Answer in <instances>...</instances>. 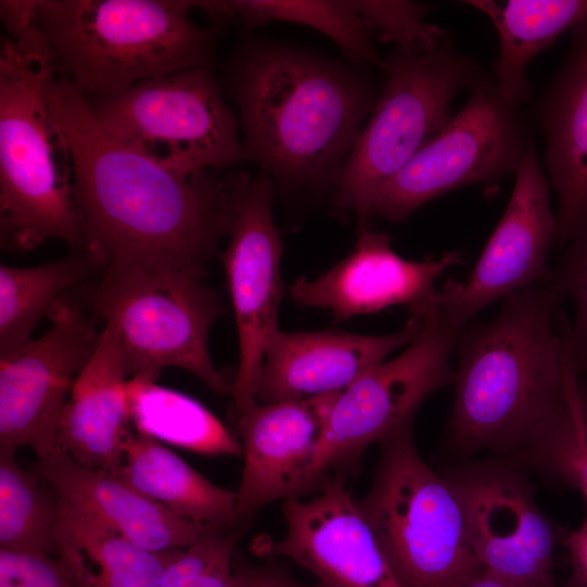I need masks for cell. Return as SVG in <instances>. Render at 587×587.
<instances>
[{
	"label": "cell",
	"mask_w": 587,
	"mask_h": 587,
	"mask_svg": "<svg viewBox=\"0 0 587 587\" xmlns=\"http://www.w3.org/2000/svg\"><path fill=\"white\" fill-rule=\"evenodd\" d=\"M47 102L70 155L83 247L103 268L147 266L204 278L230 228L234 173L170 166L113 138L62 74L51 80Z\"/></svg>",
	"instance_id": "6da1fadb"
},
{
	"label": "cell",
	"mask_w": 587,
	"mask_h": 587,
	"mask_svg": "<svg viewBox=\"0 0 587 587\" xmlns=\"http://www.w3.org/2000/svg\"><path fill=\"white\" fill-rule=\"evenodd\" d=\"M565 299L550 268L504 297L492 319L462 328L448 423L460 453L487 449L512 458L555 409L575 364Z\"/></svg>",
	"instance_id": "7a4b0ae2"
},
{
	"label": "cell",
	"mask_w": 587,
	"mask_h": 587,
	"mask_svg": "<svg viewBox=\"0 0 587 587\" xmlns=\"http://www.w3.org/2000/svg\"><path fill=\"white\" fill-rule=\"evenodd\" d=\"M246 159L290 186L337 183L378 95L367 75L296 48L248 42L225 76Z\"/></svg>",
	"instance_id": "3957f363"
},
{
	"label": "cell",
	"mask_w": 587,
	"mask_h": 587,
	"mask_svg": "<svg viewBox=\"0 0 587 587\" xmlns=\"http://www.w3.org/2000/svg\"><path fill=\"white\" fill-rule=\"evenodd\" d=\"M0 49V241L29 251L57 238L83 247L72 199L71 161L47 102L57 74L29 4L8 8Z\"/></svg>",
	"instance_id": "277c9868"
},
{
	"label": "cell",
	"mask_w": 587,
	"mask_h": 587,
	"mask_svg": "<svg viewBox=\"0 0 587 587\" xmlns=\"http://www.w3.org/2000/svg\"><path fill=\"white\" fill-rule=\"evenodd\" d=\"M197 1L35 0L34 21L58 74L85 97H110L150 78L210 67L216 29L190 17Z\"/></svg>",
	"instance_id": "5b68a950"
},
{
	"label": "cell",
	"mask_w": 587,
	"mask_h": 587,
	"mask_svg": "<svg viewBox=\"0 0 587 587\" xmlns=\"http://www.w3.org/2000/svg\"><path fill=\"white\" fill-rule=\"evenodd\" d=\"M413 420L379 441L372 483L357 504L401 587H462L484 567L454 490L416 448Z\"/></svg>",
	"instance_id": "8992f818"
},
{
	"label": "cell",
	"mask_w": 587,
	"mask_h": 587,
	"mask_svg": "<svg viewBox=\"0 0 587 587\" xmlns=\"http://www.w3.org/2000/svg\"><path fill=\"white\" fill-rule=\"evenodd\" d=\"M75 299L95 319L116 325L126 375L159 378L174 366L197 376L213 391L230 384L215 367L209 332L224 308L203 277L147 266L104 267L78 287Z\"/></svg>",
	"instance_id": "52a82bcc"
},
{
	"label": "cell",
	"mask_w": 587,
	"mask_h": 587,
	"mask_svg": "<svg viewBox=\"0 0 587 587\" xmlns=\"http://www.w3.org/2000/svg\"><path fill=\"white\" fill-rule=\"evenodd\" d=\"M385 84L336 183L334 211H353L359 226L371 216L377 190L397 175L452 118L451 103L484 73L447 37L433 52L409 57L399 49L380 63Z\"/></svg>",
	"instance_id": "ba28073f"
},
{
	"label": "cell",
	"mask_w": 587,
	"mask_h": 587,
	"mask_svg": "<svg viewBox=\"0 0 587 587\" xmlns=\"http://www.w3.org/2000/svg\"><path fill=\"white\" fill-rule=\"evenodd\" d=\"M113 138L170 166L224 170L246 160L234 111L210 67L142 80L110 97H85Z\"/></svg>",
	"instance_id": "9c48e42d"
},
{
	"label": "cell",
	"mask_w": 587,
	"mask_h": 587,
	"mask_svg": "<svg viewBox=\"0 0 587 587\" xmlns=\"http://www.w3.org/2000/svg\"><path fill=\"white\" fill-rule=\"evenodd\" d=\"M461 330L433 307L425 329L401 354L373 365L340 392L296 497L352 473L371 444L414 419L430 394L453 384L450 357Z\"/></svg>",
	"instance_id": "30bf717a"
},
{
	"label": "cell",
	"mask_w": 587,
	"mask_h": 587,
	"mask_svg": "<svg viewBox=\"0 0 587 587\" xmlns=\"http://www.w3.org/2000/svg\"><path fill=\"white\" fill-rule=\"evenodd\" d=\"M445 128L376 192L371 215L401 222L426 202L515 172L532 138L520 105L483 74Z\"/></svg>",
	"instance_id": "8fae6325"
},
{
	"label": "cell",
	"mask_w": 587,
	"mask_h": 587,
	"mask_svg": "<svg viewBox=\"0 0 587 587\" xmlns=\"http://www.w3.org/2000/svg\"><path fill=\"white\" fill-rule=\"evenodd\" d=\"M52 325L0 358V448L29 447L43 459L59 448L72 387L99 341L96 321L62 296L47 312Z\"/></svg>",
	"instance_id": "7c38bea8"
},
{
	"label": "cell",
	"mask_w": 587,
	"mask_h": 587,
	"mask_svg": "<svg viewBox=\"0 0 587 587\" xmlns=\"http://www.w3.org/2000/svg\"><path fill=\"white\" fill-rule=\"evenodd\" d=\"M273 184L264 172H235L229 241L222 254L238 332L239 362L230 383L233 408L254 401L265 348L279 329L283 252L272 212Z\"/></svg>",
	"instance_id": "4fadbf2b"
},
{
	"label": "cell",
	"mask_w": 587,
	"mask_h": 587,
	"mask_svg": "<svg viewBox=\"0 0 587 587\" xmlns=\"http://www.w3.org/2000/svg\"><path fill=\"white\" fill-rule=\"evenodd\" d=\"M446 478L484 569L530 587H555L552 558L562 536L539 509L519 465L503 460L470 463Z\"/></svg>",
	"instance_id": "5bb4252c"
},
{
	"label": "cell",
	"mask_w": 587,
	"mask_h": 587,
	"mask_svg": "<svg viewBox=\"0 0 587 587\" xmlns=\"http://www.w3.org/2000/svg\"><path fill=\"white\" fill-rule=\"evenodd\" d=\"M558 220L533 138L515 170L508 205L465 283L448 284L435 299L441 319L463 328L494 301L545 277Z\"/></svg>",
	"instance_id": "9a60e30c"
},
{
	"label": "cell",
	"mask_w": 587,
	"mask_h": 587,
	"mask_svg": "<svg viewBox=\"0 0 587 587\" xmlns=\"http://www.w3.org/2000/svg\"><path fill=\"white\" fill-rule=\"evenodd\" d=\"M310 499L282 502L286 532L264 549L311 572L323 587H401L346 486L328 479Z\"/></svg>",
	"instance_id": "2e32d148"
},
{
	"label": "cell",
	"mask_w": 587,
	"mask_h": 587,
	"mask_svg": "<svg viewBox=\"0 0 587 587\" xmlns=\"http://www.w3.org/2000/svg\"><path fill=\"white\" fill-rule=\"evenodd\" d=\"M461 262L459 251L426 261L405 260L392 250L387 233L363 224L345 259L314 279L298 278L288 290L296 302L328 310L337 320L392 305H407L413 311L435 302L439 291L435 282Z\"/></svg>",
	"instance_id": "e0dca14e"
},
{
	"label": "cell",
	"mask_w": 587,
	"mask_h": 587,
	"mask_svg": "<svg viewBox=\"0 0 587 587\" xmlns=\"http://www.w3.org/2000/svg\"><path fill=\"white\" fill-rule=\"evenodd\" d=\"M432 308L411 311L400 330L382 336L278 329L265 348L254 400L275 403L344 390L390 352L412 344L425 329Z\"/></svg>",
	"instance_id": "ac0fdd59"
},
{
	"label": "cell",
	"mask_w": 587,
	"mask_h": 587,
	"mask_svg": "<svg viewBox=\"0 0 587 587\" xmlns=\"http://www.w3.org/2000/svg\"><path fill=\"white\" fill-rule=\"evenodd\" d=\"M341 391L233 408L245 457L236 491L240 523L273 501L297 496Z\"/></svg>",
	"instance_id": "d6986e66"
},
{
	"label": "cell",
	"mask_w": 587,
	"mask_h": 587,
	"mask_svg": "<svg viewBox=\"0 0 587 587\" xmlns=\"http://www.w3.org/2000/svg\"><path fill=\"white\" fill-rule=\"evenodd\" d=\"M33 470L50 484L55 497L148 550L187 548L211 527L175 514L116 474L78 463L60 447L38 459Z\"/></svg>",
	"instance_id": "ffe728a7"
},
{
	"label": "cell",
	"mask_w": 587,
	"mask_h": 587,
	"mask_svg": "<svg viewBox=\"0 0 587 587\" xmlns=\"http://www.w3.org/2000/svg\"><path fill=\"white\" fill-rule=\"evenodd\" d=\"M127 378L116 325L105 322L91 359L72 387L60 422L59 447L78 463L118 475L133 435Z\"/></svg>",
	"instance_id": "44dd1931"
},
{
	"label": "cell",
	"mask_w": 587,
	"mask_h": 587,
	"mask_svg": "<svg viewBox=\"0 0 587 587\" xmlns=\"http://www.w3.org/2000/svg\"><path fill=\"white\" fill-rule=\"evenodd\" d=\"M545 162L558 193V241L587 227V21L572 43L540 107Z\"/></svg>",
	"instance_id": "7402d4cb"
},
{
	"label": "cell",
	"mask_w": 587,
	"mask_h": 587,
	"mask_svg": "<svg viewBox=\"0 0 587 587\" xmlns=\"http://www.w3.org/2000/svg\"><path fill=\"white\" fill-rule=\"evenodd\" d=\"M58 503V557L78 587H160L164 571L185 549L148 550L86 511L59 498Z\"/></svg>",
	"instance_id": "603a6c76"
},
{
	"label": "cell",
	"mask_w": 587,
	"mask_h": 587,
	"mask_svg": "<svg viewBox=\"0 0 587 587\" xmlns=\"http://www.w3.org/2000/svg\"><path fill=\"white\" fill-rule=\"evenodd\" d=\"M118 476L177 515L225 529L240 525L236 491L214 485L154 438L133 433Z\"/></svg>",
	"instance_id": "cb8c5ba5"
},
{
	"label": "cell",
	"mask_w": 587,
	"mask_h": 587,
	"mask_svg": "<svg viewBox=\"0 0 587 587\" xmlns=\"http://www.w3.org/2000/svg\"><path fill=\"white\" fill-rule=\"evenodd\" d=\"M495 26L500 53L494 63V79L515 104L530 98L526 76L529 62L565 30L587 21V0H470Z\"/></svg>",
	"instance_id": "d4e9b609"
},
{
	"label": "cell",
	"mask_w": 587,
	"mask_h": 587,
	"mask_svg": "<svg viewBox=\"0 0 587 587\" xmlns=\"http://www.w3.org/2000/svg\"><path fill=\"white\" fill-rule=\"evenodd\" d=\"M103 264L86 248L37 266H0V358L29 339L38 322L67 290L97 278Z\"/></svg>",
	"instance_id": "484cf974"
},
{
	"label": "cell",
	"mask_w": 587,
	"mask_h": 587,
	"mask_svg": "<svg viewBox=\"0 0 587 587\" xmlns=\"http://www.w3.org/2000/svg\"><path fill=\"white\" fill-rule=\"evenodd\" d=\"M146 377L127 378L129 421L136 433L210 455H239L242 446L198 400Z\"/></svg>",
	"instance_id": "4316f807"
},
{
	"label": "cell",
	"mask_w": 587,
	"mask_h": 587,
	"mask_svg": "<svg viewBox=\"0 0 587 587\" xmlns=\"http://www.w3.org/2000/svg\"><path fill=\"white\" fill-rule=\"evenodd\" d=\"M513 458L579 490L587 502V372L571 367L560 402Z\"/></svg>",
	"instance_id": "83f0119b"
},
{
	"label": "cell",
	"mask_w": 587,
	"mask_h": 587,
	"mask_svg": "<svg viewBox=\"0 0 587 587\" xmlns=\"http://www.w3.org/2000/svg\"><path fill=\"white\" fill-rule=\"evenodd\" d=\"M221 21L237 17L254 28L284 21L314 28L336 42L353 65L380 66L371 30L345 0H228L216 1Z\"/></svg>",
	"instance_id": "f1b7e54d"
},
{
	"label": "cell",
	"mask_w": 587,
	"mask_h": 587,
	"mask_svg": "<svg viewBox=\"0 0 587 587\" xmlns=\"http://www.w3.org/2000/svg\"><path fill=\"white\" fill-rule=\"evenodd\" d=\"M15 454L0 448V550L58 555V498L40 488V476L23 467Z\"/></svg>",
	"instance_id": "f546056e"
},
{
	"label": "cell",
	"mask_w": 587,
	"mask_h": 587,
	"mask_svg": "<svg viewBox=\"0 0 587 587\" xmlns=\"http://www.w3.org/2000/svg\"><path fill=\"white\" fill-rule=\"evenodd\" d=\"M352 7L382 41H394L409 57L433 52L448 36L425 17L429 7L413 1L354 0Z\"/></svg>",
	"instance_id": "4dcf8cb0"
},
{
	"label": "cell",
	"mask_w": 587,
	"mask_h": 587,
	"mask_svg": "<svg viewBox=\"0 0 587 587\" xmlns=\"http://www.w3.org/2000/svg\"><path fill=\"white\" fill-rule=\"evenodd\" d=\"M565 298L575 305V321L571 325L572 354L579 372H587V227L565 251L561 262L552 268Z\"/></svg>",
	"instance_id": "1f68e13d"
},
{
	"label": "cell",
	"mask_w": 587,
	"mask_h": 587,
	"mask_svg": "<svg viewBox=\"0 0 587 587\" xmlns=\"http://www.w3.org/2000/svg\"><path fill=\"white\" fill-rule=\"evenodd\" d=\"M0 587H78L60 557L0 550Z\"/></svg>",
	"instance_id": "d6a6232c"
},
{
	"label": "cell",
	"mask_w": 587,
	"mask_h": 587,
	"mask_svg": "<svg viewBox=\"0 0 587 587\" xmlns=\"http://www.w3.org/2000/svg\"><path fill=\"white\" fill-rule=\"evenodd\" d=\"M228 530L230 529L211 526L166 567L160 587H198Z\"/></svg>",
	"instance_id": "836d02e7"
},
{
	"label": "cell",
	"mask_w": 587,
	"mask_h": 587,
	"mask_svg": "<svg viewBox=\"0 0 587 587\" xmlns=\"http://www.w3.org/2000/svg\"><path fill=\"white\" fill-rule=\"evenodd\" d=\"M246 526L228 530L223 542L202 575L198 587H235L233 551Z\"/></svg>",
	"instance_id": "e575fe53"
},
{
	"label": "cell",
	"mask_w": 587,
	"mask_h": 587,
	"mask_svg": "<svg viewBox=\"0 0 587 587\" xmlns=\"http://www.w3.org/2000/svg\"><path fill=\"white\" fill-rule=\"evenodd\" d=\"M234 573L235 587H311L271 565L238 564Z\"/></svg>",
	"instance_id": "d590c367"
},
{
	"label": "cell",
	"mask_w": 587,
	"mask_h": 587,
	"mask_svg": "<svg viewBox=\"0 0 587 587\" xmlns=\"http://www.w3.org/2000/svg\"><path fill=\"white\" fill-rule=\"evenodd\" d=\"M561 540L569 551L571 587H587V516L578 528L563 535Z\"/></svg>",
	"instance_id": "8d00e7d4"
},
{
	"label": "cell",
	"mask_w": 587,
	"mask_h": 587,
	"mask_svg": "<svg viewBox=\"0 0 587 587\" xmlns=\"http://www.w3.org/2000/svg\"><path fill=\"white\" fill-rule=\"evenodd\" d=\"M462 587H530L484 569Z\"/></svg>",
	"instance_id": "74e56055"
}]
</instances>
